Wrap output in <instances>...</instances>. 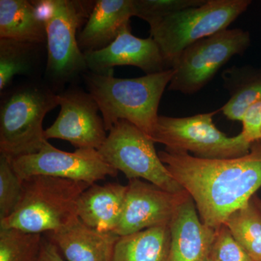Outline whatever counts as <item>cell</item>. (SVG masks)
<instances>
[{"instance_id":"1","label":"cell","mask_w":261,"mask_h":261,"mask_svg":"<svg viewBox=\"0 0 261 261\" xmlns=\"http://www.w3.org/2000/svg\"><path fill=\"white\" fill-rule=\"evenodd\" d=\"M171 176L195 202L202 222L216 229L261 187V142L236 159H202L184 151L159 152Z\"/></svg>"},{"instance_id":"2","label":"cell","mask_w":261,"mask_h":261,"mask_svg":"<svg viewBox=\"0 0 261 261\" xmlns=\"http://www.w3.org/2000/svg\"><path fill=\"white\" fill-rule=\"evenodd\" d=\"M173 68L133 79L116 78L113 73L87 71L83 79L97 102L105 126L109 132L125 120L152 137L159 119V108L166 87L172 80Z\"/></svg>"},{"instance_id":"3","label":"cell","mask_w":261,"mask_h":261,"mask_svg":"<svg viewBox=\"0 0 261 261\" xmlns=\"http://www.w3.org/2000/svg\"><path fill=\"white\" fill-rule=\"evenodd\" d=\"M32 2L44 21L47 34L44 82L60 93L67 84L75 85L88 71L85 56L79 47V30L88 19L95 1Z\"/></svg>"},{"instance_id":"4","label":"cell","mask_w":261,"mask_h":261,"mask_svg":"<svg viewBox=\"0 0 261 261\" xmlns=\"http://www.w3.org/2000/svg\"><path fill=\"white\" fill-rule=\"evenodd\" d=\"M1 97L0 154L13 160L37 153L48 142L43 121L59 106L58 93L33 80L10 87Z\"/></svg>"},{"instance_id":"5","label":"cell","mask_w":261,"mask_h":261,"mask_svg":"<svg viewBox=\"0 0 261 261\" xmlns=\"http://www.w3.org/2000/svg\"><path fill=\"white\" fill-rule=\"evenodd\" d=\"M89 187L85 182L53 176L24 179L20 202L11 216L0 220V228L41 234L59 231L79 219V199Z\"/></svg>"},{"instance_id":"6","label":"cell","mask_w":261,"mask_h":261,"mask_svg":"<svg viewBox=\"0 0 261 261\" xmlns=\"http://www.w3.org/2000/svg\"><path fill=\"white\" fill-rule=\"evenodd\" d=\"M251 3V0H205L200 6L173 13L149 25L150 37L159 45L167 69L173 68L189 46L228 29Z\"/></svg>"},{"instance_id":"7","label":"cell","mask_w":261,"mask_h":261,"mask_svg":"<svg viewBox=\"0 0 261 261\" xmlns=\"http://www.w3.org/2000/svg\"><path fill=\"white\" fill-rule=\"evenodd\" d=\"M220 110L193 116H159L152 139L165 145V149L192 152L198 159H236L250 152L249 143L241 133L228 137L217 128L214 117Z\"/></svg>"},{"instance_id":"8","label":"cell","mask_w":261,"mask_h":261,"mask_svg":"<svg viewBox=\"0 0 261 261\" xmlns=\"http://www.w3.org/2000/svg\"><path fill=\"white\" fill-rule=\"evenodd\" d=\"M108 132L98 151L128 180L143 178L173 193L185 191L171 176L156 152L154 141L145 132L125 120L118 121Z\"/></svg>"},{"instance_id":"9","label":"cell","mask_w":261,"mask_h":261,"mask_svg":"<svg viewBox=\"0 0 261 261\" xmlns=\"http://www.w3.org/2000/svg\"><path fill=\"white\" fill-rule=\"evenodd\" d=\"M250 33L226 29L187 47L173 66L168 89L193 94L203 89L233 56L243 55L250 44Z\"/></svg>"},{"instance_id":"10","label":"cell","mask_w":261,"mask_h":261,"mask_svg":"<svg viewBox=\"0 0 261 261\" xmlns=\"http://www.w3.org/2000/svg\"><path fill=\"white\" fill-rule=\"evenodd\" d=\"M12 163L21 180L47 176L85 182L91 186L107 176L115 177L118 173L97 149L64 152L48 142L37 153L16 158L12 160Z\"/></svg>"},{"instance_id":"11","label":"cell","mask_w":261,"mask_h":261,"mask_svg":"<svg viewBox=\"0 0 261 261\" xmlns=\"http://www.w3.org/2000/svg\"><path fill=\"white\" fill-rule=\"evenodd\" d=\"M61 111L45 130L47 140L68 141L77 149L99 150L107 139V130L99 107L88 92L70 85L58 93Z\"/></svg>"},{"instance_id":"12","label":"cell","mask_w":261,"mask_h":261,"mask_svg":"<svg viewBox=\"0 0 261 261\" xmlns=\"http://www.w3.org/2000/svg\"><path fill=\"white\" fill-rule=\"evenodd\" d=\"M188 192L173 193L141 179L128 180L126 198L115 234L125 236L146 228L169 225Z\"/></svg>"},{"instance_id":"13","label":"cell","mask_w":261,"mask_h":261,"mask_svg":"<svg viewBox=\"0 0 261 261\" xmlns=\"http://www.w3.org/2000/svg\"><path fill=\"white\" fill-rule=\"evenodd\" d=\"M88 71L97 74L113 73L116 66L130 65L143 70L146 75L168 70L159 45L152 37H135L128 25L116 40L99 51L84 54Z\"/></svg>"},{"instance_id":"14","label":"cell","mask_w":261,"mask_h":261,"mask_svg":"<svg viewBox=\"0 0 261 261\" xmlns=\"http://www.w3.org/2000/svg\"><path fill=\"white\" fill-rule=\"evenodd\" d=\"M168 261H206L210 255L216 229L201 221L191 196L178 209L169 224Z\"/></svg>"},{"instance_id":"15","label":"cell","mask_w":261,"mask_h":261,"mask_svg":"<svg viewBox=\"0 0 261 261\" xmlns=\"http://www.w3.org/2000/svg\"><path fill=\"white\" fill-rule=\"evenodd\" d=\"M135 16L133 0H97L78 35L79 47L85 53L112 44Z\"/></svg>"},{"instance_id":"16","label":"cell","mask_w":261,"mask_h":261,"mask_svg":"<svg viewBox=\"0 0 261 261\" xmlns=\"http://www.w3.org/2000/svg\"><path fill=\"white\" fill-rule=\"evenodd\" d=\"M66 261H113L119 237L104 233L84 224L80 219L55 232L46 233Z\"/></svg>"},{"instance_id":"17","label":"cell","mask_w":261,"mask_h":261,"mask_svg":"<svg viewBox=\"0 0 261 261\" xmlns=\"http://www.w3.org/2000/svg\"><path fill=\"white\" fill-rule=\"evenodd\" d=\"M126 191L127 185L118 183L91 185L79 199V219L98 231L114 233L121 220Z\"/></svg>"},{"instance_id":"18","label":"cell","mask_w":261,"mask_h":261,"mask_svg":"<svg viewBox=\"0 0 261 261\" xmlns=\"http://www.w3.org/2000/svg\"><path fill=\"white\" fill-rule=\"evenodd\" d=\"M0 38L46 44L45 25L28 0H0Z\"/></svg>"},{"instance_id":"19","label":"cell","mask_w":261,"mask_h":261,"mask_svg":"<svg viewBox=\"0 0 261 261\" xmlns=\"http://www.w3.org/2000/svg\"><path fill=\"white\" fill-rule=\"evenodd\" d=\"M221 78L230 98L220 112L228 120L242 121L247 110L261 99V68L233 65Z\"/></svg>"},{"instance_id":"20","label":"cell","mask_w":261,"mask_h":261,"mask_svg":"<svg viewBox=\"0 0 261 261\" xmlns=\"http://www.w3.org/2000/svg\"><path fill=\"white\" fill-rule=\"evenodd\" d=\"M170 245L169 225L146 228L119 237L113 261H168Z\"/></svg>"},{"instance_id":"21","label":"cell","mask_w":261,"mask_h":261,"mask_svg":"<svg viewBox=\"0 0 261 261\" xmlns=\"http://www.w3.org/2000/svg\"><path fill=\"white\" fill-rule=\"evenodd\" d=\"M44 48L46 44L0 38V93L10 88L16 75L34 76Z\"/></svg>"},{"instance_id":"22","label":"cell","mask_w":261,"mask_h":261,"mask_svg":"<svg viewBox=\"0 0 261 261\" xmlns=\"http://www.w3.org/2000/svg\"><path fill=\"white\" fill-rule=\"evenodd\" d=\"M233 238L254 261H261V215L252 200L224 221Z\"/></svg>"},{"instance_id":"23","label":"cell","mask_w":261,"mask_h":261,"mask_svg":"<svg viewBox=\"0 0 261 261\" xmlns=\"http://www.w3.org/2000/svg\"><path fill=\"white\" fill-rule=\"evenodd\" d=\"M43 238L14 228H0V261H37Z\"/></svg>"},{"instance_id":"24","label":"cell","mask_w":261,"mask_h":261,"mask_svg":"<svg viewBox=\"0 0 261 261\" xmlns=\"http://www.w3.org/2000/svg\"><path fill=\"white\" fill-rule=\"evenodd\" d=\"M23 180L13 168L12 159L0 154V220L9 217L21 199Z\"/></svg>"},{"instance_id":"25","label":"cell","mask_w":261,"mask_h":261,"mask_svg":"<svg viewBox=\"0 0 261 261\" xmlns=\"http://www.w3.org/2000/svg\"><path fill=\"white\" fill-rule=\"evenodd\" d=\"M135 15L149 25L168 15L192 7L200 6L205 0H133Z\"/></svg>"},{"instance_id":"26","label":"cell","mask_w":261,"mask_h":261,"mask_svg":"<svg viewBox=\"0 0 261 261\" xmlns=\"http://www.w3.org/2000/svg\"><path fill=\"white\" fill-rule=\"evenodd\" d=\"M209 256L216 261H254L225 224L216 229Z\"/></svg>"},{"instance_id":"27","label":"cell","mask_w":261,"mask_h":261,"mask_svg":"<svg viewBox=\"0 0 261 261\" xmlns=\"http://www.w3.org/2000/svg\"><path fill=\"white\" fill-rule=\"evenodd\" d=\"M241 134L249 143L260 140L261 99L252 104L244 114Z\"/></svg>"},{"instance_id":"28","label":"cell","mask_w":261,"mask_h":261,"mask_svg":"<svg viewBox=\"0 0 261 261\" xmlns=\"http://www.w3.org/2000/svg\"><path fill=\"white\" fill-rule=\"evenodd\" d=\"M37 261H66L58 247L48 239L43 238L40 252Z\"/></svg>"},{"instance_id":"29","label":"cell","mask_w":261,"mask_h":261,"mask_svg":"<svg viewBox=\"0 0 261 261\" xmlns=\"http://www.w3.org/2000/svg\"><path fill=\"white\" fill-rule=\"evenodd\" d=\"M252 200H253L254 204L256 206L257 211H259L261 215V200L258 197H252Z\"/></svg>"},{"instance_id":"30","label":"cell","mask_w":261,"mask_h":261,"mask_svg":"<svg viewBox=\"0 0 261 261\" xmlns=\"http://www.w3.org/2000/svg\"><path fill=\"white\" fill-rule=\"evenodd\" d=\"M206 261H216V260H214V259L213 258V257L209 256L208 257H207V260H206Z\"/></svg>"},{"instance_id":"31","label":"cell","mask_w":261,"mask_h":261,"mask_svg":"<svg viewBox=\"0 0 261 261\" xmlns=\"http://www.w3.org/2000/svg\"><path fill=\"white\" fill-rule=\"evenodd\" d=\"M260 142H261V133H260Z\"/></svg>"}]
</instances>
